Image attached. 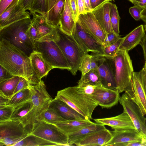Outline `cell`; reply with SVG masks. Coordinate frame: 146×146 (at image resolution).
I'll return each instance as SVG.
<instances>
[{"instance_id":"obj_1","label":"cell","mask_w":146,"mask_h":146,"mask_svg":"<svg viewBox=\"0 0 146 146\" xmlns=\"http://www.w3.org/2000/svg\"><path fill=\"white\" fill-rule=\"evenodd\" d=\"M0 65L13 76L25 78L30 85L36 84L40 81L35 74L29 57L21 49L2 38H1L0 41Z\"/></svg>"},{"instance_id":"obj_2","label":"cell","mask_w":146,"mask_h":146,"mask_svg":"<svg viewBox=\"0 0 146 146\" xmlns=\"http://www.w3.org/2000/svg\"><path fill=\"white\" fill-rule=\"evenodd\" d=\"M96 87L90 85L69 87L58 91L54 98L68 104L86 119L90 120L98 105L92 95Z\"/></svg>"},{"instance_id":"obj_3","label":"cell","mask_w":146,"mask_h":146,"mask_svg":"<svg viewBox=\"0 0 146 146\" xmlns=\"http://www.w3.org/2000/svg\"><path fill=\"white\" fill-rule=\"evenodd\" d=\"M31 19L27 18L15 22L0 30L1 38H3L21 49L29 56L34 50L28 31Z\"/></svg>"},{"instance_id":"obj_4","label":"cell","mask_w":146,"mask_h":146,"mask_svg":"<svg viewBox=\"0 0 146 146\" xmlns=\"http://www.w3.org/2000/svg\"><path fill=\"white\" fill-rule=\"evenodd\" d=\"M59 35L56 42L66 58L70 66V71L75 76L78 70L81 62L87 53L79 45L73 36L62 32L58 28Z\"/></svg>"},{"instance_id":"obj_5","label":"cell","mask_w":146,"mask_h":146,"mask_svg":"<svg viewBox=\"0 0 146 146\" xmlns=\"http://www.w3.org/2000/svg\"><path fill=\"white\" fill-rule=\"evenodd\" d=\"M113 58L115 66L116 90L120 93L126 91L130 87L133 69L132 60L126 50H119Z\"/></svg>"},{"instance_id":"obj_6","label":"cell","mask_w":146,"mask_h":146,"mask_svg":"<svg viewBox=\"0 0 146 146\" xmlns=\"http://www.w3.org/2000/svg\"><path fill=\"white\" fill-rule=\"evenodd\" d=\"M34 50L41 52L44 59L53 68L70 71V68L68 62L56 42L36 41Z\"/></svg>"},{"instance_id":"obj_7","label":"cell","mask_w":146,"mask_h":146,"mask_svg":"<svg viewBox=\"0 0 146 146\" xmlns=\"http://www.w3.org/2000/svg\"><path fill=\"white\" fill-rule=\"evenodd\" d=\"M29 88L31 91V100L33 104V126L36 121L43 120L44 113L49 108L53 99L48 93L46 86L42 80L36 84L30 85Z\"/></svg>"},{"instance_id":"obj_8","label":"cell","mask_w":146,"mask_h":146,"mask_svg":"<svg viewBox=\"0 0 146 146\" xmlns=\"http://www.w3.org/2000/svg\"><path fill=\"white\" fill-rule=\"evenodd\" d=\"M30 134L56 144L57 145L69 146L68 136L62 132L56 125L44 121H36Z\"/></svg>"},{"instance_id":"obj_9","label":"cell","mask_w":146,"mask_h":146,"mask_svg":"<svg viewBox=\"0 0 146 146\" xmlns=\"http://www.w3.org/2000/svg\"><path fill=\"white\" fill-rule=\"evenodd\" d=\"M119 101L123 111L128 115L136 129L146 139V119L140 108L125 93L120 97Z\"/></svg>"},{"instance_id":"obj_10","label":"cell","mask_w":146,"mask_h":146,"mask_svg":"<svg viewBox=\"0 0 146 146\" xmlns=\"http://www.w3.org/2000/svg\"><path fill=\"white\" fill-rule=\"evenodd\" d=\"M72 36L86 53L91 52L94 54L103 55L104 48L103 44L86 33L77 21Z\"/></svg>"},{"instance_id":"obj_11","label":"cell","mask_w":146,"mask_h":146,"mask_svg":"<svg viewBox=\"0 0 146 146\" xmlns=\"http://www.w3.org/2000/svg\"><path fill=\"white\" fill-rule=\"evenodd\" d=\"M113 57L103 56L98 67L95 70L100 79L103 86L116 90L115 66Z\"/></svg>"},{"instance_id":"obj_12","label":"cell","mask_w":146,"mask_h":146,"mask_svg":"<svg viewBox=\"0 0 146 146\" xmlns=\"http://www.w3.org/2000/svg\"><path fill=\"white\" fill-rule=\"evenodd\" d=\"M77 21L86 33L103 44L106 33L92 12L80 14Z\"/></svg>"},{"instance_id":"obj_13","label":"cell","mask_w":146,"mask_h":146,"mask_svg":"<svg viewBox=\"0 0 146 146\" xmlns=\"http://www.w3.org/2000/svg\"><path fill=\"white\" fill-rule=\"evenodd\" d=\"M31 14L37 29L38 38L37 41L56 42L58 40L59 35L58 28L48 23L46 19L41 14L35 13Z\"/></svg>"},{"instance_id":"obj_14","label":"cell","mask_w":146,"mask_h":146,"mask_svg":"<svg viewBox=\"0 0 146 146\" xmlns=\"http://www.w3.org/2000/svg\"><path fill=\"white\" fill-rule=\"evenodd\" d=\"M92 95L98 105L102 108L107 109L116 105L120 97L119 93L116 90L103 86L96 87Z\"/></svg>"},{"instance_id":"obj_15","label":"cell","mask_w":146,"mask_h":146,"mask_svg":"<svg viewBox=\"0 0 146 146\" xmlns=\"http://www.w3.org/2000/svg\"><path fill=\"white\" fill-rule=\"evenodd\" d=\"M31 18L29 13L23 8L22 0L0 15V30L15 22Z\"/></svg>"},{"instance_id":"obj_16","label":"cell","mask_w":146,"mask_h":146,"mask_svg":"<svg viewBox=\"0 0 146 146\" xmlns=\"http://www.w3.org/2000/svg\"><path fill=\"white\" fill-rule=\"evenodd\" d=\"M125 93L138 106L143 115H146V95L135 72L131 77V86Z\"/></svg>"},{"instance_id":"obj_17","label":"cell","mask_w":146,"mask_h":146,"mask_svg":"<svg viewBox=\"0 0 146 146\" xmlns=\"http://www.w3.org/2000/svg\"><path fill=\"white\" fill-rule=\"evenodd\" d=\"M111 131L112 137L106 146H126L130 142L146 141V139L136 129L114 130Z\"/></svg>"},{"instance_id":"obj_18","label":"cell","mask_w":146,"mask_h":146,"mask_svg":"<svg viewBox=\"0 0 146 146\" xmlns=\"http://www.w3.org/2000/svg\"><path fill=\"white\" fill-rule=\"evenodd\" d=\"M33 104L31 100L15 107L10 120L20 122L30 133L33 126Z\"/></svg>"},{"instance_id":"obj_19","label":"cell","mask_w":146,"mask_h":146,"mask_svg":"<svg viewBox=\"0 0 146 146\" xmlns=\"http://www.w3.org/2000/svg\"><path fill=\"white\" fill-rule=\"evenodd\" d=\"M94 120L96 123L110 126L114 130L136 129L129 115L124 111L114 117L95 119Z\"/></svg>"},{"instance_id":"obj_20","label":"cell","mask_w":146,"mask_h":146,"mask_svg":"<svg viewBox=\"0 0 146 146\" xmlns=\"http://www.w3.org/2000/svg\"><path fill=\"white\" fill-rule=\"evenodd\" d=\"M66 0H46L47 22L55 27H59Z\"/></svg>"},{"instance_id":"obj_21","label":"cell","mask_w":146,"mask_h":146,"mask_svg":"<svg viewBox=\"0 0 146 146\" xmlns=\"http://www.w3.org/2000/svg\"><path fill=\"white\" fill-rule=\"evenodd\" d=\"M30 132L19 121L10 120L0 122V139L5 138L27 136Z\"/></svg>"},{"instance_id":"obj_22","label":"cell","mask_w":146,"mask_h":146,"mask_svg":"<svg viewBox=\"0 0 146 146\" xmlns=\"http://www.w3.org/2000/svg\"><path fill=\"white\" fill-rule=\"evenodd\" d=\"M29 57L35 74L40 80L53 69L39 51L33 50Z\"/></svg>"},{"instance_id":"obj_23","label":"cell","mask_w":146,"mask_h":146,"mask_svg":"<svg viewBox=\"0 0 146 146\" xmlns=\"http://www.w3.org/2000/svg\"><path fill=\"white\" fill-rule=\"evenodd\" d=\"M112 137L111 131L106 128L92 133L75 145L79 146H106Z\"/></svg>"},{"instance_id":"obj_24","label":"cell","mask_w":146,"mask_h":146,"mask_svg":"<svg viewBox=\"0 0 146 146\" xmlns=\"http://www.w3.org/2000/svg\"><path fill=\"white\" fill-rule=\"evenodd\" d=\"M76 22L75 20L69 0H66L59 28L63 33L72 36L75 30Z\"/></svg>"},{"instance_id":"obj_25","label":"cell","mask_w":146,"mask_h":146,"mask_svg":"<svg viewBox=\"0 0 146 146\" xmlns=\"http://www.w3.org/2000/svg\"><path fill=\"white\" fill-rule=\"evenodd\" d=\"M49 107L54 108L66 120L86 119L68 104L58 99H53Z\"/></svg>"},{"instance_id":"obj_26","label":"cell","mask_w":146,"mask_h":146,"mask_svg":"<svg viewBox=\"0 0 146 146\" xmlns=\"http://www.w3.org/2000/svg\"><path fill=\"white\" fill-rule=\"evenodd\" d=\"M145 34L143 25L136 27L124 37L119 48V50H124L127 52L139 44Z\"/></svg>"},{"instance_id":"obj_27","label":"cell","mask_w":146,"mask_h":146,"mask_svg":"<svg viewBox=\"0 0 146 146\" xmlns=\"http://www.w3.org/2000/svg\"><path fill=\"white\" fill-rule=\"evenodd\" d=\"M110 1H106L94 9L92 12L106 34L113 32L110 20Z\"/></svg>"},{"instance_id":"obj_28","label":"cell","mask_w":146,"mask_h":146,"mask_svg":"<svg viewBox=\"0 0 146 146\" xmlns=\"http://www.w3.org/2000/svg\"><path fill=\"white\" fill-rule=\"evenodd\" d=\"M106 128L104 125L98 123L86 126L68 135V144L69 146L75 145L92 133Z\"/></svg>"},{"instance_id":"obj_29","label":"cell","mask_w":146,"mask_h":146,"mask_svg":"<svg viewBox=\"0 0 146 146\" xmlns=\"http://www.w3.org/2000/svg\"><path fill=\"white\" fill-rule=\"evenodd\" d=\"M90 120H65L56 124L64 133L67 135L88 125L94 123Z\"/></svg>"},{"instance_id":"obj_30","label":"cell","mask_w":146,"mask_h":146,"mask_svg":"<svg viewBox=\"0 0 146 146\" xmlns=\"http://www.w3.org/2000/svg\"><path fill=\"white\" fill-rule=\"evenodd\" d=\"M103 56L96 54L90 55L86 54L83 57L78 70L84 74L92 69H96L98 67Z\"/></svg>"},{"instance_id":"obj_31","label":"cell","mask_w":146,"mask_h":146,"mask_svg":"<svg viewBox=\"0 0 146 146\" xmlns=\"http://www.w3.org/2000/svg\"><path fill=\"white\" fill-rule=\"evenodd\" d=\"M20 78V76H14L9 79L0 82V95L10 98L13 95Z\"/></svg>"},{"instance_id":"obj_32","label":"cell","mask_w":146,"mask_h":146,"mask_svg":"<svg viewBox=\"0 0 146 146\" xmlns=\"http://www.w3.org/2000/svg\"><path fill=\"white\" fill-rule=\"evenodd\" d=\"M78 84V86L87 85L95 86H102L100 79L95 69H92L85 74H82Z\"/></svg>"},{"instance_id":"obj_33","label":"cell","mask_w":146,"mask_h":146,"mask_svg":"<svg viewBox=\"0 0 146 146\" xmlns=\"http://www.w3.org/2000/svg\"><path fill=\"white\" fill-rule=\"evenodd\" d=\"M57 146L53 143L30 133L26 137L15 144L13 146Z\"/></svg>"},{"instance_id":"obj_34","label":"cell","mask_w":146,"mask_h":146,"mask_svg":"<svg viewBox=\"0 0 146 146\" xmlns=\"http://www.w3.org/2000/svg\"><path fill=\"white\" fill-rule=\"evenodd\" d=\"M31 92L29 88L24 89L14 94L10 98L6 106L14 108L31 100Z\"/></svg>"},{"instance_id":"obj_35","label":"cell","mask_w":146,"mask_h":146,"mask_svg":"<svg viewBox=\"0 0 146 146\" xmlns=\"http://www.w3.org/2000/svg\"><path fill=\"white\" fill-rule=\"evenodd\" d=\"M110 14L111 25L113 32L119 35V21L120 17L119 16L117 7L115 4L110 2Z\"/></svg>"},{"instance_id":"obj_36","label":"cell","mask_w":146,"mask_h":146,"mask_svg":"<svg viewBox=\"0 0 146 146\" xmlns=\"http://www.w3.org/2000/svg\"><path fill=\"white\" fill-rule=\"evenodd\" d=\"M65 120L54 108L50 107L44 112L42 120L46 123L54 125Z\"/></svg>"},{"instance_id":"obj_37","label":"cell","mask_w":146,"mask_h":146,"mask_svg":"<svg viewBox=\"0 0 146 146\" xmlns=\"http://www.w3.org/2000/svg\"><path fill=\"white\" fill-rule=\"evenodd\" d=\"M124 37H120L115 43L104 48L103 56L108 57H114L119 50V48L123 41Z\"/></svg>"},{"instance_id":"obj_38","label":"cell","mask_w":146,"mask_h":146,"mask_svg":"<svg viewBox=\"0 0 146 146\" xmlns=\"http://www.w3.org/2000/svg\"><path fill=\"white\" fill-rule=\"evenodd\" d=\"M29 11L31 13H39L46 19V0H34L32 7Z\"/></svg>"},{"instance_id":"obj_39","label":"cell","mask_w":146,"mask_h":146,"mask_svg":"<svg viewBox=\"0 0 146 146\" xmlns=\"http://www.w3.org/2000/svg\"><path fill=\"white\" fill-rule=\"evenodd\" d=\"M13 108L8 106L0 107V122L10 120Z\"/></svg>"},{"instance_id":"obj_40","label":"cell","mask_w":146,"mask_h":146,"mask_svg":"<svg viewBox=\"0 0 146 146\" xmlns=\"http://www.w3.org/2000/svg\"><path fill=\"white\" fill-rule=\"evenodd\" d=\"M28 36L34 47L35 42L38 40L37 29L33 20L32 19L28 31Z\"/></svg>"},{"instance_id":"obj_41","label":"cell","mask_w":146,"mask_h":146,"mask_svg":"<svg viewBox=\"0 0 146 146\" xmlns=\"http://www.w3.org/2000/svg\"><path fill=\"white\" fill-rule=\"evenodd\" d=\"M27 135L6 137L0 139V145L13 146L15 144L26 137Z\"/></svg>"},{"instance_id":"obj_42","label":"cell","mask_w":146,"mask_h":146,"mask_svg":"<svg viewBox=\"0 0 146 146\" xmlns=\"http://www.w3.org/2000/svg\"><path fill=\"white\" fill-rule=\"evenodd\" d=\"M120 37L119 35L116 34L113 32H110L107 33L103 44L104 47L115 43Z\"/></svg>"},{"instance_id":"obj_43","label":"cell","mask_w":146,"mask_h":146,"mask_svg":"<svg viewBox=\"0 0 146 146\" xmlns=\"http://www.w3.org/2000/svg\"><path fill=\"white\" fill-rule=\"evenodd\" d=\"M143 9L138 5H135L129 8V12L133 18L137 21L141 19V13Z\"/></svg>"},{"instance_id":"obj_44","label":"cell","mask_w":146,"mask_h":146,"mask_svg":"<svg viewBox=\"0 0 146 146\" xmlns=\"http://www.w3.org/2000/svg\"><path fill=\"white\" fill-rule=\"evenodd\" d=\"M141 82L146 95V64L145 63L142 69L139 72H135Z\"/></svg>"},{"instance_id":"obj_45","label":"cell","mask_w":146,"mask_h":146,"mask_svg":"<svg viewBox=\"0 0 146 146\" xmlns=\"http://www.w3.org/2000/svg\"><path fill=\"white\" fill-rule=\"evenodd\" d=\"M19 0H0V15L17 3Z\"/></svg>"},{"instance_id":"obj_46","label":"cell","mask_w":146,"mask_h":146,"mask_svg":"<svg viewBox=\"0 0 146 146\" xmlns=\"http://www.w3.org/2000/svg\"><path fill=\"white\" fill-rule=\"evenodd\" d=\"M30 85L29 82L27 79L21 77L20 80L14 92V94L24 89L29 88Z\"/></svg>"},{"instance_id":"obj_47","label":"cell","mask_w":146,"mask_h":146,"mask_svg":"<svg viewBox=\"0 0 146 146\" xmlns=\"http://www.w3.org/2000/svg\"><path fill=\"white\" fill-rule=\"evenodd\" d=\"M13 76L8 70L0 65V82L8 80Z\"/></svg>"},{"instance_id":"obj_48","label":"cell","mask_w":146,"mask_h":146,"mask_svg":"<svg viewBox=\"0 0 146 146\" xmlns=\"http://www.w3.org/2000/svg\"><path fill=\"white\" fill-rule=\"evenodd\" d=\"M69 1L75 20L77 22L79 15L77 0H69Z\"/></svg>"},{"instance_id":"obj_49","label":"cell","mask_w":146,"mask_h":146,"mask_svg":"<svg viewBox=\"0 0 146 146\" xmlns=\"http://www.w3.org/2000/svg\"><path fill=\"white\" fill-rule=\"evenodd\" d=\"M34 1V0H22L24 9L26 11H29L32 7Z\"/></svg>"},{"instance_id":"obj_50","label":"cell","mask_w":146,"mask_h":146,"mask_svg":"<svg viewBox=\"0 0 146 146\" xmlns=\"http://www.w3.org/2000/svg\"><path fill=\"white\" fill-rule=\"evenodd\" d=\"M78 15L86 13L85 9L84 0H77Z\"/></svg>"},{"instance_id":"obj_51","label":"cell","mask_w":146,"mask_h":146,"mask_svg":"<svg viewBox=\"0 0 146 146\" xmlns=\"http://www.w3.org/2000/svg\"><path fill=\"white\" fill-rule=\"evenodd\" d=\"M107 0H90L91 7L93 10Z\"/></svg>"},{"instance_id":"obj_52","label":"cell","mask_w":146,"mask_h":146,"mask_svg":"<svg viewBox=\"0 0 146 146\" xmlns=\"http://www.w3.org/2000/svg\"><path fill=\"white\" fill-rule=\"evenodd\" d=\"M139 44L141 45L142 47L145 63L146 64V34H145L143 39L140 42Z\"/></svg>"},{"instance_id":"obj_53","label":"cell","mask_w":146,"mask_h":146,"mask_svg":"<svg viewBox=\"0 0 146 146\" xmlns=\"http://www.w3.org/2000/svg\"><path fill=\"white\" fill-rule=\"evenodd\" d=\"M126 146H146V141L130 142L128 143Z\"/></svg>"},{"instance_id":"obj_54","label":"cell","mask_w":146,"mask_h":146,"mask_svg":"<svg viewBox=\"0 0 146 146\" xmlns=\"http://www.w3.org/2000/svg\"><path fill=\"white\" fill-rule=\"evenodd\" d=\"M85 9L86 12H92L93 11L90 3V0H84Z\"/></svg>"},{"instance_id":"obj_55","label":"cell","mask_w":146,"mask_h":146,"mask_svg":"<svg viewBox=\"0 0 146 146\" xmlns=\"http://www.w3.org/2000/svg\"><path fill=\"white\" fill-rule=\"evenodd\" d=\"M9 98L0 95V107L6 106Z\"/></svg>"},{"instance_id":"obj_56","label":"cell","mask_w":146,"mask_h":146,"mask_svg":"<svg viewBox=\"0 0 146 146\" xmlns=\"http://www.w3.org/2000/svg\"><path fill=\"white\" fill-rule=\"evenodd\" d=\"M141 19L143 21L144 23L143 25L145 31L146 33V9H144L141 13Z\"/></svg>"},{"instance_id":"obj_57","label":"cell","mask_w":146,"mask_h":146,"mask_svg":"<svg viewBox=\"0 0 146 146\" xmlns=\"http://www.w3.org/2000/svg\"><path fill=\"white\" fill-rule=\"evenodd\" d=\"M136 5H138L143 9H146V0H140Z\"/></svg>"},{"instance_id":"obj_58","label":"cell","mask_w":146,"mask_h":146,"mask_svg":"<svg viewBox=\"0 0 146 146\" xmlns=\"http://www.w3.org/2000/svg\"><path fill=\"white\" fill-rule=\"evenodd\" d=\"M131 3L135 5H136L140 1V0H128Z\"/></svg>"},{"instance_id":"obj_59","label":"cell","mask_w":146,"mask_h":146,"mask_svg":"<svg viewBox=\"0 0 146 146\" xmlns=\"http://www.w3.org/2000/svg\"><path fill=\"white\" fill-rule=\"evenodd\" d=\"M114 0H107V1H114Z\"/></svg>"},{"instance_id":"obj_60","label":"cell","mask_w":146,"mask_h":146,"mask_svg":"<svg viewBox=\"0 0 146 146\" xmlns=\"http://www.w3.org/2000/svg\"><path fill=\"white\" fill-rule=\"evenodd\" d=\"M145 118H146V117Z\"/></svg>"}]
</instances>
